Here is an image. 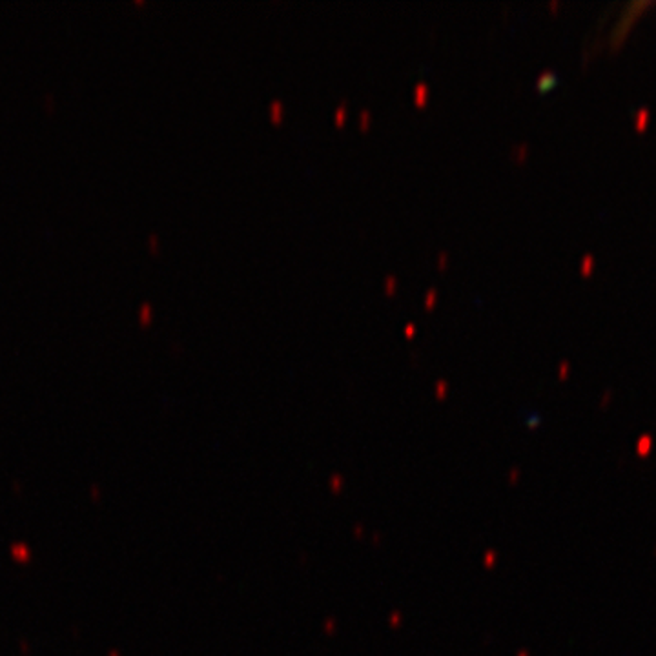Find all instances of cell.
Instances as JSON below:
<instances>
[{
    "mask_svg": "<svg viewBox=\"0 0 656 656\" xmlns=\"http://www.w3.org/2000/svg\"><path fill=\"white\" fill-rule=\"evenodd\" d=\"M551 8H558V0H553V2H551Z\"/></svg>",
    "mask_w": 656,
    "mask_h": 656,
    "instance_id": "277c9868",
    "label": "cell"
},
{
    "mask_svg": "<svg viewBox=\"0 0 656 656\" xmlns=\"http://www.w3.org/2000/svg\"><path fill=\"white\" fill-rule=\"evenodd\" d=\"M556 81H558L556 74H553V71H545V74H541L540 77H538V81H536V86H538V88L553 86V84H556Z\"/></svg>",
    "mask_w": 656,
    "mask_h": 656,
    "instance_id": "7a4b0ae2",
    "label": "cell"
},
{
    "mask_svg": "<svg viewBox=\"0 0 656 656\" xmlns=\"http://www.w3.org/2000/svg\"><path fill=\"white\" fill-rule=\"evenodd\" d=\"M594 264H596L594 257H592V255H585V257L582 259V264H580V270H582L583 276H589V274L594 270Z\"/></svg>",
    "mask_w": 656,
    "mask_h": 656,
    "instance_id": "3957f363",
    "label": "cell"
},
{
    "mask_svg": "<svg viewBox=\"0 0 656 656\" xmlns=\"http://www.w3.org/2000/svg\"><path fill=\"white\" fill-rule=\"evenodd\" d=\"M649 119H651V113H649V110H638V112L635 113L636 130H640V131L645 130V128H648Z\"/></svg>",
    "mask_w": 656,
    "mask_h": 656,
    "instance_id": "6da1fadb",
    "label": "cell"
}]
</instances>
